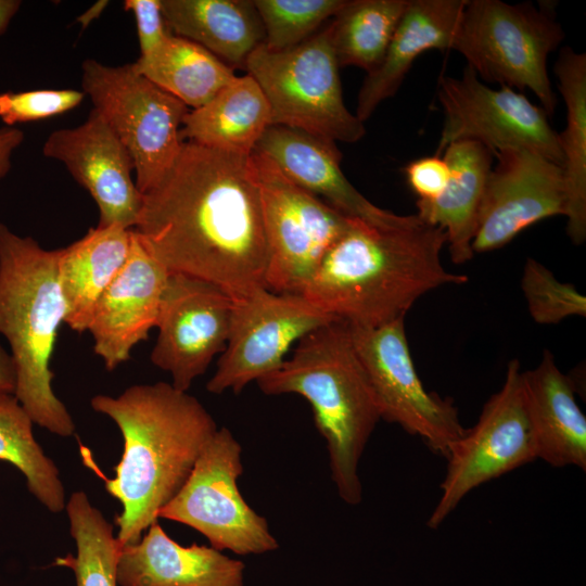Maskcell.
Instances as JSON below:
<instances>
[{"mask_svg":"<svg viewBox=\"0 0 586 586\" xmlns=\"http://www.w3.org/2000/svg\"><path fill=\"white\" fill-rule=\"evenodd\" d=\"M131 242L132 229L112 225L91 228L82 238L59 250L65 323L72 330L87 331L94 305L124 267Z\"/></svg>","mask_w":586,"mask_h":586,"instance_id":"obj_24","label":"cell"},{"mask_svg":"<svg viewBox=\"0 0 586 586\" xmlns=\"http://www.w3.org/2000/svg\"><path fill=\"white\" fill-rule=\"evenodd\" d=\"M355 351L375 394L381 419L447 456L464 432L453 399L428 392L411 358L404 318L375 328L349 326Z\"/></svg>","mask_w":586,"mask_h":586,"instance_id":"obj_12","label":"cell"},{"mask_svg":"<svg viewBox=\"0 0 586 586\" xmlns=\"http://www.w3.org/2000/svg\"><path fill=\"white\" fill-rule=\"evenodd\" d=\"M16 373L10 353L0 344V394H14Z\"/></svg>","mask_w":586,"mask_h":586,"instance_id":"obj_38","label":"cell"},{"mask_svg":"<svg viewBox=\"0 0 586 586\" xmlns=\"http://www.w3.org/2000/svg\"><path fill=\"white\" fill-rule=\"evenodd\" d=\"M58 260L59 250L48 251L0 222V333L15 367L13 395L34 423L71 436L75 423L52 390L50 368L66 318Z\"/></svg>","mask_w":586,"mask_h":586,"instance_id":"obj_5","label":"cell"},{"mask_svg":"<svg viewBox=\"0 0 586 586\" xmlns=\"http://www.w3.org/2000/svg\"><path fill=\"white\" fill-rule=\"evenodd\" d=\"M124 8L136 20L140 56L152 54L171 35L162 13L161 0H126Z\"/></svg>","mask_w":586,"mask_h":586,"instance_id":"obj_35","label":"cell"},{"mask_svg":"<svg viewBox=\"0 0 586 586\" xmlns=\"http://www.w3.org/2000/svg\"><path fill=\"white\" fill-rule=\"evenodd\" d=\"M107 3H109L107 1L97 2L91 8H89L84 14L78 16L77 21L81 24L84 28L87 27L90 24V22H92L98 16H100V14L105 9Z\"/></svg>","mask_w":586,"mask_h":586,"instance_id":"obj_40","label":"cell"},{"mask_svg":"<svg viewBox=\"0 0 586 586\" xmlns=\"http://www.w3.org/2000/svg\"><path fill=\"white\" fill-rule=\"evenodd\" d=\"M339 68L329 24L286 50L271 51L262 43L244 66L269 104L271 126L355 143L366 128L344 104Z\"/></svg>","mask_w":586,"mask_h":586,"instance_id":"obj_7","label":"cell"},{"mask_svg":"<svg viewBox=\"0 0 586 586\" xmlns=\"http://www.w3.org/2000/svg\"><path fill=\"white\" fill-rule=\"evenodd\" d=\"M168 276L132 230L129 256L97 301L87 329L109 371L128 361L132 348L156 326Z\"/></svg>","mask_w":586,"mask_h":586,"instance_id":"obj_18","label":"cell"},{"mask_svg":"<svg viewBox=\"0 0 586 586\" xmlns=\"http://www.w3.org/2000/svg\"><path fill=\"white\" fill-rule=\"evenodd\" d=\"M42 153L61 162L92 196L99 209L97 227L135 228L142 194L131 177L132 157L93 109L79 126L52 131Z\"/></svg>","mask_w":586,"mask_h":586,"instance_id":"obj_17","label":"cell"},{"mask_svg":"<svg viewBox=\"0 0 586 586\" xmlns=\"http://www.w3.org/2000/svg\"><path fill=\"white\" fill-rule=\"evenodd\" d=\"M537 459L553 468L586 470V418L576 403L573 380L545 351L540 362L523 371Z\"/></svg>","mask_w":586,"mask_h":586,"instance_id":"obj_22","label":"cell"},{"mask_svg":"<svg viewBox=\"0 0 586 586\" xmlns=\"http://www.w3.org/2000/svg\"><path fill=\"white\" fill-rule=\"evenodd\" d=\"M493 154L497 163L485 183L473 253L500 249L534 224L565 214L561 166L526 149L507 148Z\"/></svg>","mask_w":586,"mask_h":586,"instance_id":"obj_16","label":"cell"},{"mask_svg":"<svg viewBox=\"0 0 586 586\" xmlns=\"http://www.w3.org/2000/svg\"><path fill=\"white\" fill-rule=\"evenodd\" d=\"M441 496L426 525L437 528L474 488L537 459L520 361H509L500 390L484 405L445 457Z\"/></svg>","mask_w":586,"mask_h":586,"instance_id":"obj_11","label":"cell"},{"mask_svg":"<svg viewBox=\"0 0 586 586\" xmlns=\"http://www.w3.org/2000/svg\"><path fill=\"white\" fill-rule=\"evenodd\" d=\"M267 241L265 286L301 294L353 218L292 181L268 156L250 155Z\"/></svg>","mask_w":586,"mask_h":586,"instance_id":"obj_9","label":"cell"},{"mask_svg":"<svg viewBox=\"0 0 586 586\" xmlns=\"http://www.w3.org/2000/svg\"><path fill=\"white\" fill-rule=\"evenodd\" d=\"M245 565L212 546L184 547L154 522L135 544L120 548L119 586H243Z\"/></svg>","mask_w":586,"mask_h":586,"instance_id":"obj_20","label":"cell"},{"mask_svg":"<svg viewBox=\"0 0 586 586\" xmlns=\"http://www.w3.org/2000/svg\"><path fill=\"white\" fill-rule=\"evenodd\" d=\"M33 420L13 394H0V460L18 469L27 488L49 511L65 509V491L55 463L33 433Z\"/></svg>","mask_w":586,"mask_h":586,"instance_id":"obj_30","label":"cell"},{"mask_svg":"<svg viewBox=\"0 0 586 586\" xmlns=\"http://www.w3.org/2000/svg\"><path fill=\"white\" fill-rule=\"evenodd\" d=\"M242 447L227 428L217 429L178 493L158 518L188 525L217 550L263 555L279 548L266 518L245 501L238 487Z\"/></svg>","mask_w":586,"mask_h":586,"instance_id":"obj_10","label":"cell"},{"mask_svg":"<svg viewBox=\"0 0 586 586\" xmlns=\"http://www.w3.org/2000/svg\"><path fill=\"white\" fill-rule=\"evenodd\" d=\"M254 151L268 156L295 183L343 213L377 226L403 215L378 207L347 180L335 142L285 126L267 128Z\"/></svg>","mask_w":586,"mask_h":586,"instance_id":"obj_19","label":"cell"},{"mask_svg":"<svg viewBox=\"0 0 586 586\" xmlns=\"http://www.w3.org/2000/svg\"><path fill=\"white\" fill-rule=\"evenodd\" d=\"M76 556L58 558L55 564L69 568L76 586H117L116 565L122 548L113 525L91 505L85 492H75L66 502Z\"/></svg>","mask_w":586,"mask_h":586,"instance_id":"obj_31","label":"cell"},{"mask_svg":"<svg viewBox=\"0 0 586 586\" xmlns=\"http://www.w3.org/2000/svg\"><path fill=\"white\" fill-rule=\"evenodd\" d=\"M566 106L559 133L565 182L566 232L574 244L586 239V55L563 48L553 67Z\"/></svg>","mask_w":586,"mask_h":586,"instance_id":"obj_27","label":"cell"},{"mask_svg":"<svg viewBox=\"0 0 586 586\" xmlns=\"http://www.w3.org/2000/svg\"><path fill=\"white\" fill-rule=\"evenodd\" d=\"M437 95L444 122L435 155L451 142L474 140L493 153L526 149L563 166L559 133L544 109L522 92L507 86L491 88L467 65L460 78H441Z\"/></svg>","mask_w":586,"mask_h":586,"instance_id":"obj_14","label":"cell"},{"mask_svg":"<svg viewBox=\"0 0 586 586\" xmlns=\"http://www.w3.org/2000/svg\"><path fill=\"white\" fill-rule=\"evenodd\" d=\"M161 9L171 34L200 44L232 68L244 69L265 39L252 0H161Z\"/></svg>","mask_w":586,"mask_h":586,"instance_id":"obj_25","label":"cell"},{"mask_svg":"<svg viewBox=\"0 0 586 586\" xmlns=\"http://www.w3.org/2000/svg\"><path fill=\"white\" fill-rule=\"evenodd\" d=\"M24 140V132L16 127L4 126L0 128V180L11 168V156Z\"/></svg>","mask_w":586,"mask_h":586,"instance_id":"obj_37","label":"cell"},{"mask_svg":"<svg viewBox=\"0 0 586 586\" xmlns=\"http://www.w3.org/2000/svg\"><path fill=\"white\" fill-rule=\"evenodd\" d=\"M256 383L266 395L297 394L309 403L339 496L360 504L359 461L381 412L348 324L334 320L307 333L289 359Z\"/></svg>","mask_w":586,"mask_h":586,"instance_id":"obj_4","label":"cell"},{"mask_svg":"<svg viewBox=\"0 0 586 586\" xmlns=\"http://www.w3.org/2000/svg\"><path fill=\"white\" fill-rule=\"evenodd\" d=\"M90 405L123 435V455L105 488L123 507L116 538L122 546L135 544L181 488L218 428L198 398L165 382L132 385L117 397L95 395Z\"/></svg>","mask_w":586,"mask_h":586,"instance_id":"obj_3","label":"cell"},{"mask_svg":"<svg viewBox=\"0 0 586 586\" xmlns=\"http://www.w3.org/2000/svg\"><path fill=\"white\" fill-rule=\"evenodd\" d=\"M132 230L169 272L232 296L265 286L268 250L250 155L183 141L173 166L142 194Z\"/></svg>","mask_w":586,"mask_h":586,"instance_id":"obj_1","label":"cell"},{"mask_svg":"<svg viewBox=\"0 0 586 586\" xmlns=\"http://www.w3.org/2000/svg\"><path fill=\"white\" fill-rule=\"evenodd\" d=\"M20 8L21 1L18 0H0V35L7 30Z\"/></svg>","mask_w":586,"mask_h":586,"instance_id":"obj_39","label":"cell"},{"mask_svg":"<svg viewBox=\"0 0 586 586\" xmlns=\"http://www.w3.org/2000/svg\"><path fill=\"white\" fill-rule=\"evenodd\" d=\"M271 126L269 104L252 76H237L203 106L190 110L180 129L182 141L251 155Z\"/></svg>","mask_w":586,"mask_h":586,"instance_id":"obj_26","label":"cell"},{"mask_svg":"<svg viewBox=\"0 0 586 586\" xmlns=\"http://www.w3.org/2000/svg\"><path fill=\"white\" fill-rule=\"evenodd\" d=\"M81 88L131 155L138 190L149 191L175 163L190 109L138 74L131 63L111 66L87 59Z\"/></svg>","mask_w":586,"mask_h":586,"instance_id":"obj_8","label":"cell"},{"mask_svg":"<svg viewBox=\"0 0 586 586\" xmlns=\"http://www.w3.org/2000/svg\"><path fill=\"white\" fill-rule=\"evenodd\" d=\"M467 0H409L381 63L364 79L356 116L364 123L393 97L423 52L451 49Z\"/></svg>","mask_w":586,"mask_h":586,"instance_id":"obj_21","label":"cell"},{"mask_svg":"<svg viewBox=\"0 0 586 586\" xmlns=\"http://www.w3.org/2000/svg\"><path fill=\"white\" fill-rule=\"evenodd\" d=\"M405 173L409 187L421 202L437 199L446 188L450 176L446 161L438 155L410 162Z\"/></svg>","mask_w":586,"mask_h":586,"instance_id":"obj_36","label":"cell"},{"mask_svg":"<svg viewBox=\"0 0 586 586\" xmlns=\"http://www.w3.org/2000/svg\"><path fill=\"white\" fill-rule=\"evenodd\" d=\"M521 289L534 321L555 324L571 316H586V298L572 283L559 281L534 258H527L521 278Z\"/></svg>","mask_w":586,"mask_h":586,"instance_id":"obj_33","label":"cell"},{"mask_svg":"<svg viewBox=\"0 0 586 586\" xmlns=\"http://www.w3.org/2000/svg\"><path fill=\"white\" fill-rule=\"evenodd\" d=\"M86 98L82 90L40 89L0 93V119L9 127L50 118L77 107Z\"/></svg>","mask_w":586,"mask_h":586,"instance_id":"obj_34","label":"cell"},{"mask_svg":"<svg viewBox=\"0 0 586 586\" xmlns=\"http://www.w3.org/2000/svg\"><path fill=\"white\" fill-rule=\"evenodd\" d=\"M409 0H352L329 23L339 66L368 73L381 63Z\"/></svg>","mask_w":586,"mask_h":586,"instance_id":"obj_29","label":"cell"},{"mask_svg":"<svg viewBox=\"0 0 586 586\" xmlns=\"http://www.w3.org/2000/svg\"><path fill=\"white\" fill-rule=\"evenodd\" d=\"M347 0H254L262 20L263 44L271 51L293 48L314 36Z\"/></svg>","mask_w":586,"mask_h":586,"instance_id":"obj_32","label":"cell"},{"mask_svg":"<svg viewBox=\"0 0 586 586\" xmlns=\"http://www.w3.org/2000/svg\"><path fill=\"white\" fill-rule=\"evenodd\" d=\"M446 241L443 229L417 214L388 226L353 218L301 294L353 327L375 328L405 318L429 291L468 281L443 266Z\"/></svg>","mask_w":586,"mask_h":586,"instance_id":"obj_2","label":"cell"},{"mask_svg":"<svg viewBox=\"0 0 586 586\" xmlns=\"http://www.w3.org/2000/svg\"><path fill=\"white\" fill-rule=\"evenodd\" d=\"M232 297L228 341L206 384L213 394L240 393L277 369L307 333L337 320L302 294L277 293L263 285Z\"/></svg>","mask_w":586,"mask_h":586,"instance_id":"obj_13","label":"cell"},{"mask_svg":"<svg viewBox=\"0 0 586 586\" xmlns=\"http://www.w3.org/2000/svg\"><path fill=\"white\" fill-rule=\"evenodd\" d=\"M233 297L224 288L179 272H169L156 326L151 362L187 392L224 352L230 330Z\"/></svg>","mask_w":586,"mask_h":586,"instance_id":"obj_15","label":"cell"},{"mask_svg":"<svg viewBox=\"0 0 586 586\" xmlns=\"http://www.w3.org/2000/svg\"><path fill=\"white\" fill-rule=\"evenodd\" d=\"M563 39L564 31L547 7L467 0L451 49L464 56L477 77L512 89H528L547 115H552L558 101L547 60Z\"/></svg>","mask_w":586,"mask_h":586,"instance_id":"obj_6","label":"cell"},{"mask_svg":"<svg viewBox=\"0 0 586 586\" xmlns=\"http://www.w3.org/2000/svg\"><path fill=\"white\" fill-rule=\"evenodd\" d=\"M133 69L170 93L190 110L211 101L237 75L213 53L186 38L169 35L148 56H139Z\"/></svg>","mask_w":586,"mask_h":586,"instance_id":"obj_28","label":"cell"},{"mask_svg":"<svg viewBox=\"0 0 586 586\" xmlns=\"http://www.w3.org/2000/svg\"><path fill=\"white\" fill-rule=\"evenodd\" d=\"M450 176L442 194L430 202L417 201V215L440 227L455 264L472 258V240L485 183L493 167V152L474 140H459L442 152Z\"/></svg>","mask_w":586,"mask_h":586,"instance_id":"obj_23","label":"cell"}]
</instances>
